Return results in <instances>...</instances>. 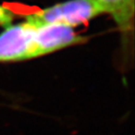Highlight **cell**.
I'll return each instance as SVG.
<instances>
[{
    "label": "cell",
    "mask_w": 135,
    "mask_h": 135,
    "mask_svg": "<svg viewBox=\"0 0 135 135\" xmlns=\"http://www.w3.org/2000/svg\"><path fill=\"white\" fill-rule=\"evenodd\" d=\"M103 13L113 17L118 29L124 36L133 31L135 0H97Z\"/></svg>",
    "instance_id": "277c9868"
},
{
    "label": "cell",
    "mask_w": 135,
    "mask_h": 135,
    "mask_svg": "<svg viewBox=\"0 0 135 135\" xmlns=\"http://www.w3.org/2000/svg\"><path fill=\"white\" fill-rule=\"evenodd\" d=\"M14 19V12L5 6L0 5V26H8L11 25Z\"/></svg>",
    "instance_id": "5b68a950"
},
{
    "label": "cell",
    "mask_w": 135,
    "mask_h": 135,
    "mask_svg": "<svg viewBox=\"0 0 135 135\" xmlns=\"http://www.w3.org/2000/svg\"><path fill=\"white\" fill-rule=\"evenodd\" d=\"M35 25L27 21L6 26L0 33V62L37 58Z\"/></svg>",
    "instance_id": "7a4b0ae2"
},
{
    "label": "cell",
    "mask_w": 135,
    "mask_h": 135,
    "mask_svg": "<svg viewBox=\"0 0 135 135\" xmlns=\"http://www.w3.org/2000/svg\"><path fill=\"white\" fill-rule=\"evenodd\" d=\"M33 25V23H32ZM35 25V44L37 56L55 53L72 45L82 44L87 40L74 31L73 27L58 23Z\"/></svg>",
    "instance_id": "3957f363"
},
{
    "label": "cell",
    "mask_w": 135,
    "mask_h": 135,
    "mask_svg": "<svg viewBox=\"0 0 135 135\" xmlns=\"http://www.w3.org/2000/svg\"><path fill=\"white\" fill-rule=\"evenodd\" d=\"M102 13L97 0H68L29 14L25 21L36 25L58 23L74 28Z\"/></svg>",
    "instance_id": "6da1fadb"
}]
</instances>
